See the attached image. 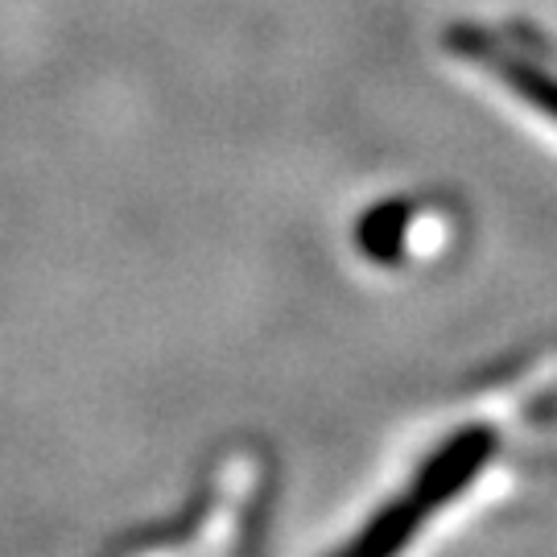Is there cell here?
Wrapping results in <instances>:
<instances>
[{
  "mask_svg": "<svg viewBox=\"0 0 557 557\" xmlns=\"http://www.w3.org/2000/svg\"><path fill=\"white\" fill-rule=\"evenodd\" d=\"M409 207L405 202H384L376 211H368L359 223V248L368 252V260L380 264H397L409 248Z\"/></svg>",
  "mask_w": 557,
  "mask_h": 557,
  "instance_id": "obj_3",
  "label": "cell"
},
{
  "mask_svg": "<svg viewBox=\"0 0 557 557\" xmlns=\"http://www.w3.org/2000/svg\"><path fill=\"white\" fill-rule=\"evenodd\" d=\"M479 59L496 62V71L517 87V96H524L529 103H537L545 116L557 120V79L541 75L537 66H524V62H504L499 54H487V50H479Z\"/></svg>",
  "mask_w": 557,
  "mask_h": 557,
  "instance_id": "obj_4",
  "label": "cell"
},
{
  "mask_svg": "<svg viewBox=\"0 0 557 557\" xmlns=\"http://www.w3.org/2000/svg\"><path fill=\"white\" fill-rule=\"evenodd\" d=\"M496 446H499L496 430H487V425H467V430L450 434L434 455L421 462L409 487L438 512V508H446L450 499L462 496V492L483 475V467L492 462Z\"/></svg>",
  "mask_w": 557,
  "mask_h": 557,
  "instance_id": "obj_1",
  "label": "cell"
},
{
  "mask_svg": "<svg viewBox=\"0 0 557 557\" xmlns=\"http://www.w3.org/2000/svg\"><path fill=\"white\" fill-rule=\"evenodd\" d=\"M430 512H434V508L409 487L405 496L388 499L376 517L368 520L335 557H400L413 545V537L421 533V524H425Z\"/></svg>",
  "mask_w": 557,
  "mask_h": 557,
  "instance_id": "obj_2",
  "label": "cell"
}]
</instances>
